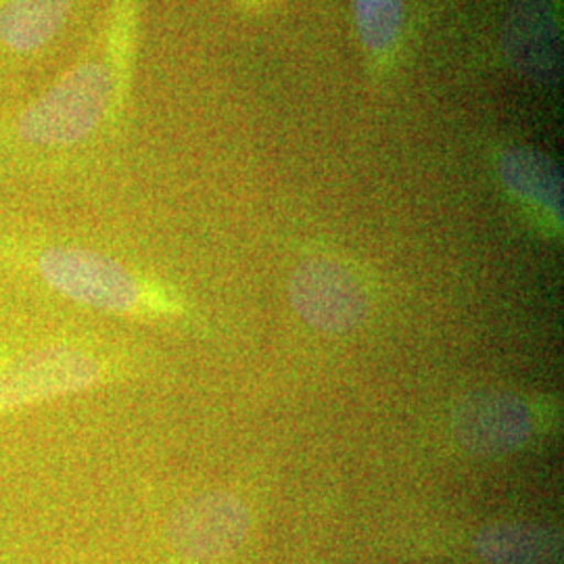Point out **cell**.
Listing matches in <instances>:
<instances>
[{
	"label": "cell",
	"mask_w": 564,
	"mask_h": 564,
	"mask_svg": "<svg viewBox=\"0 0 564 564\" xmlns=\"http://www.w3.org/2000/svg\"><path fill=\"white\" fill-rule=\"evenodd\" d=\"M21 258V268L67 302L109 314H172L178 310L162 289L90 249L42 245L23 251Z\"/></svg>",
	"instance_id": "1"
},
{
	"label": "cell",
	"mask_w": 564,
	"mask_h": 564,
	"mask_svg": "<svg viewBox=\"0 0 564 564\" xmlns=\"http://www.w3.org/2000/svg\"><path fill=\"white\" fill-rule=\"evenodd\" d=\"M111 366L76 341H42L0 351V416L105 383Z\"/></svg>",
	"instance_id": "2"
},
{
	"label": "cell",
	"mask_w": 564,
	"mask_h": 564,
	"mask_svg": "<svg viewBox=\"0 0 564 564\" xmlns=\"http://www.w3.org/2000/svg\"><path fill=\"white\" fill-rule=\"evenodd\" d=\"M116 78L107 65L86 61L63 76L18 120V137L34 147H72L88 139L107 116Z\"/></svg>",
	"instance_id": "3"
},
{
	"label": "cell",
	"mask_w": 564,
	"mask_h": 564,
	"mask_svg": "<svg viewBox=\"0 0 564 564\" xmlns=\"http://www.w3.org/2000/svg\"><path fill=\"white\" fill-rule=\"evenodd\" d=\"M289 295L303 321L326 333L351 330L368 312L362 282L330 260L302 263L291 276Z\"/></svg>",
	"instance_id": "4"
},
{
	"label": "cell",
	"mask_w": 564,
	"mask_h": 564,
	"mask_svg": "<svg viewBox=\"0 0 564 564\" xmlns=\"http://www.w3.org/2000/svg\"><path fill=\"white\" fill-rule=\"evenodd\" d=\"M249 529L241 500L228 494H207L181 506L167 527V544L186 561L205 563L230 554Z\"/></svg>",
	"instance_id": "5"
},
{
	"label": "cell",
	"mask_w": 564,
	"mask_h": 564,
	"mask_svg": "<svg viewBox=\"0 0 564 564\" xmlns=\"http://www.w3.org/2000/svg\"><path fill=\"white\" fill-rule=\"evenodd\" d=\"M454 433L473 454H508L529 442L533 416L517 395L475 393L456 408Z\"/></svg>",
	"instance_id": "6"
},
{
	"label": "cell",
	"mask_w": 564,
	"mask_h": 564,
	"mask_svg": "<svg viewBox=\"0 0 564 564\" xmlns=\"http://www.w3.org/2000/svg\"><path fill=\"white\" fill-rule=\"evenodd\" d=\"M506 55L524 78L552 82L563 65V36L550 0H519L506 21Z\"/></svg>",
	"instance_id": "7"
},
{
	"label": "cell",
	"mask_w": 564,
	"mask_h": 564,
	"mask_svg": "<svg viewBox=\"0 0 564 564\" xmlns=\"http://www.w3.org/2000/svg\"><path fill=\"white\" fill-rule=\"evenodd\" d=\"M475 550L487 564L563 563L561 535L538 524H489L477 535Z\"/></svg>",
	"instance_id": "8"
},
{
	"label": "cell",
	"mask_w": 564,
	"mask_h": 564,
	"mask_svg": "<svg viewBox=\"0 0 564 564\" xmlns=\"http://www.w3.org/2000/svg\"><path fill=\"white\" fill-rule=\"evenodd\" d=\"M74 9V0H4L0 4V42L32 55L53 41Z\"/></svg>",
	"instance_id": "9"
},
{
	"label": "cell",
	"mask_w": 564,
	"mask_h": 564,
	"mask_svg": "<svg viewBox=\"0 0 564 564\" xmlns=\"http://www.w3.org/2000/svg\"><path fill=\"white\" fill-rule=\"evenodd\" d=\"M500 176L517 197L563 218V174L552 160L533 149H512L502 155Z\"/></svg>",
	"instance_id": "10"
},
{
	"label": "cell",
	"mask_w": 564,
	"mask_h": 564,
	"mask_svg": "<svg viewBox=\"0 0 564 564\" xmlns=\"http://www.w3.org/2000/svg\"><path fill=\"white\" fill-rule=\"evenodd\" d=\"M356 23L370 53H389L402 30V0H356Z\"/></svg>",
	"instance_id": "11"
},
{
	"label": "cell",
	"mask_w": 564,
	"mask_h": 564,
	"mask_svg": "<svg viewBox=\"0 0 564 564\" xmlns=\"http://www.w3.org/2000/svg\"><path fill=\"white\" fill-rule=\"evenodd\" d=\"M242 4H247V7H262V4H268V2H272V0H239Z\"/></svg>",
	"instance_id": "12"
}]
</instances>
